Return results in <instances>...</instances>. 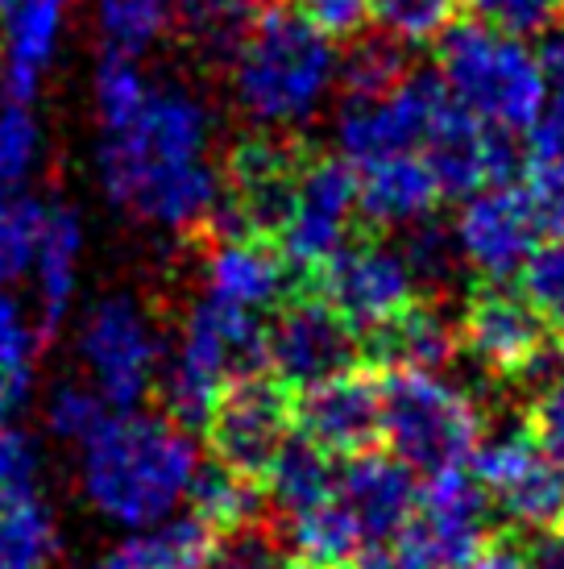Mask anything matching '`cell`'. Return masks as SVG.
<instances>
[{"label":"cell","instance_id":"obj_1","mask_svg":"<svg viewBox=\"0 0 564 569\" xmlns=\"http://www.w3.org/2000/svg\"><path fill=\"white\" fill-rule=\"evenodd\" d=\"M212 150V112L183 83H150V96L95 150L100 188L117 212L167 233L208 229L220 212V171Z\"/></svg>","mask_w":564,"mask_h":569},{"label":"cell","instance_id":"obj_2","mask_svg":"<svg viewBox=\"0 0 564 569\" xmlns=\"http://www.w3.org/2000/svg\"><path fill=\"white\" fill-rule=\"evenodd\" d=\"M195 470L200 449L174 416L109 411L104 425L79 445L83 499L125 532L174 516Z\"/></svg>","mask_w":564,"mask_h":569},{"label":"cell","instance_id":"obj_3","mask_svg":"<svg viewBox=\"0 0 564 569\" xmlns=\"http://www.w3.org/2000/svg\"><path fill=\"white\" fill-rule=\"evenodd\" d=\"M229 63L236 109L270 133L308 126L341 76L332 38L295 9H266L233 47Z\"/></svg>","mask_w":564,"mask_h":569},{"label":"cell","instance_id":"obj_4","mask_svg":"<svg viewBox=\"0 0 564 569\" xmlns=\"http://www.w3.org/2000/svg\"><path fill=\"white\" fill-rule=\"evenodd\" d=\"M440 76L444 92L486 126L523 133L544 112V63L527 38L494 30L486 21H465L440 33Z\"/></svg>","mask_w":564,"mask_h":569},{"label":"cell","instance_id":"obj_5","mask_svg":"<svg viewBox=\"0 0 564 569\" xmlns=\"http://www.w3.org/2000/svg\"><path fill=\"white\" fill-rule=\"evenodd\" d=\"M262 362H266L262 317L200 296L191 303L171 353H162L154 387L162 391L167 416L188 428H200L212 416L216 399L224 396V387L241 375H253Z\"/></svg>","mask_w":564,"mask_h":569},{"label":"cell","instance_id":"obj_6","mask_svg":"<svg viewBox=\"0 0 564 569\" xmlns=\"http://www.w3.org/2000/svg\"><path fill=\"white\" fill-rule=\"evenodd\" d=\"M382 387V441L415 475L456 470L482 441V408L444 379V370H386Z\"/></svg>","mask_w":564,"mask_h":569},{"label":"cell","instance_id":"obj_7","mask_svg":"<svg viewBox=\"0 0 564 569\" xmlns=\"http://www.w3.org/2000/svg\"><path fill=\"white\" fill-rule=\"evenodd\" d=\"M75 353L88 382L117 411L141 408L145 396L154 391L158 366H162V341H158L154 320L125 291H112L88 303L75 332Z\"/></svg>","mask_w":564,"mask_h":569},{"label":"cell","instance_id":"obj_8","mask_svg":"<svg viewBox=\"0 0 564 569\" xmlns=\"http://www.w3.org/2000/svg\"><path fill=\"white\" fill-rule=\"evenodd\" d=\"M490 503L477 478L456 470L427 475L403 528L391 537L394 569H461L486 545Z\"/></svg>","mask_w":564,"mask_h":569},{"label":"cell","instance_id":"obj_9","mask_svg":"<svg viewBox=\"0 0 564 569\" xmlns=\"http://www.w3.org/2000/svg\"><path fill=\"white\" fill-rule=\"evenodd\" d=\"M473 478L490 507L523 532L564 523V466L535 441L532 428H502L473 449Z\"/></svg>","mask_w":564,"mask_h":569},{"label":"cell","instance_id":"obj_10","mask_svg":"<svg viewBox=\"0 0 564 569\" xmlns=\"http://www.w3.org/2000/svg\"><path fill=\"white\" fill-rule=\"evenodd\" d=\"M315 274V296L329 303L353 332H374L394 320L407 303H415L420 283L411 274L403 250L386 241L365 238L345 241L341 250L324 258Z\"/></svg>","mask_w":564,"mask_h":569},{"label":"cell","instance_id":"obj_11","mask_svg":"<svg viewBox=\"0 0 564 569\" xmlns=\"http://www.w3.org/2000/svg\"><path fill=\"white\" fill-rule=\"evenodd\" d=\"M299 162L303 154L270 129L236 142L229 154V174L220 179L224 188H220V212L212 224H224V233L274 241L295 196Z\"/></svg>","mask_w":564,"mask_h":569},{"label":"cell","instance_id":"obj_12","mask_svg":"<svg viewBox=\"0 0 564 569\" xmlns=\"http://www.w3.org/2000/svg\"><path fill=\"white\" fill-rule=\"evenodd\" d=\"M291 425H295V403L286 387L258 370L229 382L204 420L216 461L245 478L266 475L270 461L279 458V449L291 437Z\"/></svg>","mask_w":564,"mask_h":569},{"label":"cell","instance_id":"obj_13","mask_svg":"<svg viewBox=\"0 0 564 569\" xmlns=\"http://www.w3.org/2000/svg\"><path fill=\"white\" fill-rule=\"evenodd\" d=\"M357 217V179L345 159H303L286 221L274 233L282 258L312 274L349 241Z\"/></svg>","mask_w":564,"mask_h":569},{"label":"cell","instance_id":"obj_14","mask_svg":"<svg viewBox=\"0 0 564 569\" xmlns=\"http://www.w3.org/2000/svg\"><path fill=\"white\" fill-rule=\"evenodd\" d=\"M453 221V246L461 253V267L482 274L486 283H502L518 274L527 253L540 246V224L527 204V191L515 183H490L470 196Z\"/></svg>","mask_w":564,"mask_h":569},{"label":"cell","instance_id":"obj_15","mask_svg":"<svg viewBox=\"0 0 564 569\" xmlns=\"http://www.w3.org/2000/svg\"><path fill=\"white\" fill-rule=\"evenodd\" d=\"M423 162L432 167L444 196H470L490 183H511L518 171V150L506 129L486 126L444 92L420 142Z\"/></svg>","mask_w":564,"mask_h":569},{"label":"cell","instance_id":"obj_16","mask_svg":"<svg viewBox=\"0 0 564 569\" xmlns=\"http://www.w3.org/2000/svg\"><path fill=\"white\" fill-rule=\"evenodd\" d=\"M357 337L320 296H295L274 308L266 329V370L286 391L312 387L353 366Z\"/></svg>","mask_w":564,"mask_h":569},{"label":"cell","instance_id":"obj_17","mask_svg":"<svg viewBox=\"0 0 564 569\" xmlns=\"http://www.w3.org/2000/svg\"><path fill=\"white\" fill-rule=\"evenodd\" d=\"M461 346L482 370L498 379H535L548 366V329L527 300L498 283L477 287L456 325Z\"/></svg>","mask_w":564,"mask_h":569},{"label":"cell","instance_id":"obj_18","mask_svg":"<svg viewBox=\"0 0 564 569\" xmlns=\"http://www.w3.org/2000/svg\"><path fill=\"white\" fill-rule=\"evenodd\" d=\"M444 100V83L436 76H403V80L377 96H349L336 121L341 159L349 167L399 150H420L423 129Z\"/></svg>","mask_w":564,"mask_h":569},{"label":"cell","instance_id":"obj_19","mask_svg":"<svg viewBox=\"0 0 564 569\" xmlns=\"http://www.w3.org/2000/svg\"><path fill=\"white\" fill-rule=\"evenodd\" d=\"M295 420L299 432L324 453H341V458L365 453L382 437V387L374 375L349 366L332 379L303 387Z\"/></svg>","mask_w":564,"mask_h":569},{"label":"cell","instance_id":"obj_20","mask_svg":"<svg viewBox=\"0 0 564 569\" xmlns=\"http://www.w3.org/2000/svg\"><path fill=\"white\" fill-rule=\"evenodd\" d=\"M75 0H0V88L33 104L59 59Z\"/></svg>","mask_w":564,"mask_h":569},{"label":"cell","instance_id":"obj_21","mask_svg":"<svg viewBox=\"0 0 564 569\" xmlns=\"http://www.w3.org/2000/svg\"><path fill=\"white\" fill-rule=\"evenodd\" d=\"M204 296L253 317H266L286 296V258L266 238L220 233L204 258Z\"/></svg>","mask_w":564,"mask_h":569},{"label":"cell","instance_id":"obj_22","mask_svg":"<svg viewBox=\"0 0 564 569\" xmlns=\"http://www.w3.org/2000/svg\"><path fill=\"white\" fill-rule=\"evenodd\" d=\"M353 179H357V212L382 229H411L427 221L444 196L420 150L357 162Z\"/></svg>","mask_w":564,"mask_h":569},{"label":"cell","instance_id":"obj_23","mask_svg":"<svg viewBox=\"0 0 564 569\" xmlns=\"http://www.w3.org/2000/svg\"><path fill=\"white\" fill-rule=\"evenodd\" d=\"M415 495H420L415 470L403 466L394 453L391 458L370 453V449L353 453L345 475H336V499L349 507V516H353L365 545L391 540L411 516Z\"/></svg>","mask_w":564,"mask_h":569},{"label":"cell","instance_id":"obj_24","mask_svg":"<svg viewBox=\"0 0 564 569\" xmlns=\"http://www.w3.org/2000/svg\"><path fill=\"white\" fill-rule=\"evenodd\" d=\"M33 291H38V332L47 341L50 332H59L79 296V270H83V221L71 208H47V221L38 233L30 258Z\"/></svg>","mask_w":564,"mask_h":569},{"label":"cell","instance_id":"obj_25","mask_svg":"<svg viewBox=\"0 0 564 569\" xmlns=\"http://www.w3.org/2000/svg\"><path fill=\"white\" fill-rule=\"evenodd\" d=\"M216 549V532L200 516H167L133 528L88 569H200Z\"/></svg>","mask_w":564,"mask_h":569},{"label":"cell","instance_id":"obj_26","mask_svg":"<svg viewBox=\"0 0 564 569\" xmlns=\"http://www.w3.org/2000/svg\"><path fill=\"white\" fill-rule=\"evenodd\" d=\"M365 346L382 370H444L453 362L461 337L440 308L415 300L382 329L365 332Z\"/></svg>","mask_w":564,"mask_h":569},{"label":"cell","instance_id":"obj_27","mask_svg":"<svg viewBox=\"0 0 564 569\" xmlns=\"http://www.w3.org/2000/svg\"><path fill=\"white\" fill-rule=\"evenodd\" d=\"M282 540L295 557V569H345L365 549L357 523L336 495L308 511L282 516Z\"/></svg>","mask_w":564,"mask_h":569},{"label":"cell","instance_id":"obj_28","mask_svg":"<svg viewBox=\"0 0 564 569\" xmlns=\"http://www.w3.org/2000/svg\"><path fill=\"white\" fill-rule=\"evenodd\" d=\"M270 503L279 507L282 516H295L308 507L324 503L336 495V470H332V453H324L315 441H308L303 432H291L286 445L279 449V458L270 461L266 475Z\"/></svg>","mask_w":564,"mask_h":569},{"label":"cell","instance_id":"obj_29","mask_svg":"<svg viewBox=\"0 0 564 569\" xmlns=\"http://www.w3.org/2000/svg\"><path fill=\"white\" fill-rule=\"evenodd\" d=\"M191 516L212 528V532H245L253 516L262 511V495L253 487V478L236 475L229 466H200L188 487Z\"/></svg>","mask_w":564,"mask_h":569},{"label":"cell","instance_id":"obj_30","mask_svg":"<svg viewBox=\"0 0 564 569\" xmlns=\"http://www.w3.org/2000/svg\"><path fill=\"white\" fill-rule=\"evenodd\" d=\"M59 557V520L42 495L0 507V569H50Z\"/></svg>","mask_w":564,"mask_h":569},{"label":"cell","instance_id":"obj_31","mask_svg":"<svg viewBox=\"0 0 564 569\" xmlns=\"http://www.w3.org/2000/svg\"><path fill=\"white\" fill-rule=\"evenodd\" d=\"M171 4L183 33L216 59H229L253 21L274 9V0H171Z\"/></svg>","mask_w":564,"mask_h":569},{"label":"cell","instance_id":"obj_32","mask_svg":"<svg viewBox=\"0 0 564 569\" xmlns=\"http://www.w3.org/2000/svg\"><path fill=\"white\" fill-rule=\"evenodd\" d=\"M171 0H95V30L104 50H121L141 59L158 47V38L171 30Z\"/></svg>","mask_w":564,"mask_h":569},{"label":"cell","instance_id":"obj_33","mask_svg":"<svg viewBox=\"0 0 564 569\" xmlns=\"http://www.w3.org/2000/svg\"><path fill=\"white\" fill-rule=\"evenodd\" d=\"M47 221V208L21 183H0V287L30 274V258Z\"/></svg>","mask_w":564,"mask_h":569},{"label":"cell","instance_id":"obj_34","mask_svg":"<svg viewBox=\"0 0 564 569\" xmlns=\"http://www.w3.org/2000/svg\"><path fill=\"white\" fill-rule=\"evenodd\" d=\"M145 96H150V80L141 76V59L121 54V50H104V54L95 59L92 104H95V117H100L104 133L125 126L129 117L145 104Z\"/></svg>","mask_w":564,"mask_h":569},{"label":"cell","instance_id":"obj_35","mask_svg":"<svg viewBox=\"0 0 564 569\" xmlns=\"http://www.w3.org/2000/svg\"><path fill=\"white\" fill-rule=\"evenodd\" d=\"M518 296L527 300L535 317L544 320V329L564 337V241L548 238L540 241L527 262L518 267Z\"/></svg>","mask_w":564,"mask_h":569},{"label":"cell","instance_id":"obj_36","mask_svg":"<svg viewBox=\"0 0 564 569\" xmlns=\"http://www.w3.org/2000/svg\"><path fill=\"white\" fill-rule=\"evenodd\" d=\"M117 408L104 403V396L95 391L92 382H59L47 396V408H42V420H47V432L63 445H83L95 428L104 425V416Z\"/></svg>","mask_w":564,"mask_h":569},{"label":"cell","instance_id":"obj_37","mask_svg":"<svg viewBox=\"0 0 564 569\" xmlns=\"http://www.w3.org/2000/svg\"><path fill=\"white\" fill-rule=\"evenodd\" d=\"M370 21L394 38L399 47H423L436 42L453 21V0H365Z\"/></svg>","mask_w":564,"mask_h":569},{"label":"cell","instance_id":"obj_38","mask_svg":"<svg viewBox=\"0 0 564 569\" xmlns=\"http://www.w3.org/2000/svg\"><path fill=\"white\" fill-rule=\"evenodd\" d=\"M42 121L26 100L0 104V183H26L42 162Z\"/></svg>","mask_w":564,"mask_h":569},{"label":"cell","instance_id":"obj_39","mask_svg":"<svg viewBox=\"0 0 564 569\" xmlns=\"http://www.w3.org/2000/svg\"><path fill=\"white\" fill-rule=\"evenodd\" d=\"M523 191H527V204H532V212H535L540 233L564 241V150L532 142Z\"/></svg>","mask_w":564,"mask_h":569},{"label":"cell","instance_id":"obj_40","mask_svg":"<svg viewBox=\"0 0 564 569\" xmlns=\"http://www.w3.org/2000/svg\"><path fill=\"white\" fill-rule=\"evenodd\" d=\"M407 76V59H403V47L394 38H365L349 50V59L341 63V76L336 80L345 83L349 96H377L394 88V83Z\"/></svg>","mask_w":564,"mask_h":569},{"label":"cell","instance_id":"obj_41","mask_svg":"<svg viewBox=\"0 0 564 569\" xmlns=\"http://www.w3.org/2000/svg\"><path fill=\"white\" fill-rule=\"evenodd\" d=\"M42 495V445L30 432L0 428V507Z\"/></svg>","mask_w":564,"mask_h":569},{"label":"cell","instance_id":"obj_42","mask_svg":"<svg viewBox=\"0 0 564 569\" xmlns=\"http://www.w3.org/2000/svg\"><path fill=\"white\" fill-rule=\"evenodd\" d=\"M403 258H407L415 283H453L456 267H461V253L453 246V233H444L440 224H411V238L403 241Z\"/></svg>","mask_w":564,"mask_h":569},{"label":"cell","instance_id":"obj_43","mask_svg":"<svg viewBox=\"0 0 564 569\" xmlns=\"http://www.w3.org/2000/svg\"><path fill=\"white\" fill-rule=\"evenodd\" d=\"M477 21H486L494 30H506L515 38L544 33L561 17L564 0H473Z\"/></svg>","mask_w":564,"mask_h":569},{"label":"cell","instance_id":"obj_44","mask_svg":"<svg viewBox=\"0 0 564 569\" xmlns=\"http://www.w3.org/2000/svg\"><path fill=\"white\" fill-rule=\"evenodd\" d=\"M544 83H548V96H544V112L527 133H532L535 146H552V150H564V33H556L544 54Z\"/></svg>","mask_w":564,"mask_h":569},{"label":"cell","instance_id":"obj_45","mask_svg":"<svg viewBox=\"0 0 564 569\" xmlns=\"http://www.w3.org/2000/svg\"><path fill=\"white\" fill-rule=\"evenodd\" d=\"M38 341H42L38 325H30V320H26L21 303L9 296V287H0V366H13V370H33Z\"/></svg>","mask_w":564,"mask_h":569},{"label":"cell","instance_id":"obj_46","mask_svg":"<svg viewBox=\"0 0 564 569\" xmlns=\"http://www.w3.org/2000/svg\"><path fill=\"white\" fill-rule=\"evenodd\" d=\"M532 432L564 466V370H548L532 403Z\"/></svg>","mask_w":564,"mask_h":569},{"label":"cell","instance_id":"obj_47","mask_svg":"<svg viewBox=\"0 0 564 569\" xmlns=\"http://www.w3.org/2000/svg\"><path fill=\"white\" fill-rule=\"evenodd\" d=\"M291 4L303 21H312L315 30L329 33V38H353L370 21L365 0H291Z\"/></svg>","mask_w":564,"mask_h":569},{"label":"cell","instance_id":"obj_48","mask_svg":"<svg viewBox=\"0 0 564 569\" xmlns=\"http://www.w3.org/2000/svg\"><path fill=\"white\" fill-rule=\"evenodd\" d=\"M200 569H282V561L270 540L253 537V532H233V545L212 549V557Z\"/></svg>","mask_w":564,"mask_h":569},{"label":"cell","instance_id":"obj_49","mask_svg":"<svg viewBox=\"0 0 564 569\" xmlns=\"http://www.w3.org/2000/svg\"><path fill=\"white\" fill-rule=\"evenodd\" d=\"M33 370H13V366H0V428L13 425L17 408L30 396Z\"/></svg>","mask_w":564,"mask_h":569},{"label":"cell","instance_id":"obj_50","mask_svg":"<svg viewBox=\"0 0 564 569\" xmlns=\"http://www.w3.org/2000/svg\"><path fill=\"white\" fill-rule=\"evenodd\" d=\"M461 569H532V557L515 549V545L498 540V545H482Z\"/></svg>","mask_w":564,"mask_h":569},{"label":"cell","instance_id":"obj_51","mask_svg":"<svg viewBox=\"0 0 564 569\" xmlns=\"http://www.w3.org/2000/svg\"><path fill=\"white\" fill-rule=\"evenodd\" d=\"M345 569H394L391 561H382V557H353Z\"/></svg>","mask_w":564,"mask_h":569}]
</instances>
